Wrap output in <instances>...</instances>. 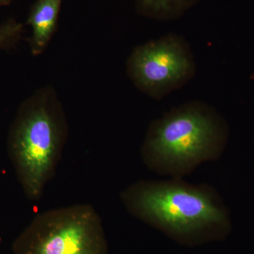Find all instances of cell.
<instances>
[{
  "label": "cell",
  "instance_id": "10",
  "mask_svg": "<svg viewBox=\"0 0 254 254\" xmlns=\"http://www.w3.org/2000/svg\"></svg>",
  "mask_w": 254,
  "mask_h": 254
},
{
  "label": "cell",
  "instance_id": "7",
  "mask_svg": "<svg viewBox=\"0 0 254 254\" xmlns=\"http://www.w3.org/2000/svg\"><path fill=\"white\" fill-rule=\"evenodd\" d=\"M200 0H135L137 12L142 16L162 21L182 17Z\"/></svg>",
  "mask_w": 254,
  "mask_h": 254
},
{
  "label": "cell",
  "instance_id": "8",
  "mask_svg": "<svg viewBox=\"0 0 254 254\" xmlns=\"http://www.w3.org/2000/svg\"><path fill=\"white\" fill-rule=\"evenodd\" d=\"M23 26L14 18L0 24V50H9L17 46L22 38Z\"/></svg>",
  "mask_w": 254,
  "mask_h": 254
},
{
  "label": "cell",
  "instance_id": "4",
  "mask_svg": "<svg viewBox=\"0 0 254 254\" xmlns=\"http://www.w3.org/2000/svg\"><path fill=\"white\" fill-rule=\"evenodd\" d=\"M14 254H108L99 214L90 204L38 214L15 240Z\"/></svg>",
  "mask_w": 254,
  "mask_h": 254
},
{
  "label": "cell",
  "instance_id": "5",
  "mask_svg": "<svg viewBox=\"0 0 254 254\" xmlns=\"http://www.w3.org/2000/svg\"><path fill=\"white\" fill-rule=\"evenodd\" d=\"M194 55L185 37L168 33L135 47L127 61L134 86L161 100L191 81L196 73Z\"/></svg>",
  "mask_w": 254,
  "mask_h": 254
},
{
  "label": "cell",
  "instance_id": "6",
  "mask_svg": "<svg viewBox=\"0 0 254 254\" xmlns=\"http://www.w3.org/2000/svg\"><path fill=\"white\" fill-rule=\"evenodd\" d=\"M62 2L63 0H36L32 6L26 24L31 27L29 44L34 56L46 50L54 36Z\"/></svg>",
  "mask_w": 254,
  "mask_h": 254
},
{
  "label": "cell",
  "instance_id": "3",
  "mask_svg": "<svg viewBox=\"0 0 254 254\" xmlns=\"http://www.w3.org/2000/svg\"><path fill=\"white\" fill-rule=\"evenodd\" d=\"M68 134L66 114L54 88L43 87L20 105L9 127L7 150L28 199H41L56 173Z\"/></svg>",
  "mask_w": 254,
  "mask_h": 254
},
{
  "label": "cell",
  "instance_id": "2",
  "mask_svg": "<svg viewBox=\"0 0 254 254\" xmlns=\"http://www.w3.org/2000/svg\"><path fill=\"white\" fill-rule=\"evenodd\" d=\"M229 135L226 120L214 107L187 102L150 124L140 150L142 161L153 173L183 178L221 158Z\"/></svg>",
  "mask_w": 254,
  "mask_h": 254
},
{
  "label": "cell",
  "instance_id": "1",
  "mask_svg": "<svg viewBox=\"0 0 254 254\" xmlns=\"http://www.w3.org/2000/svg\"><path fill=\"white\" fill-rule=\"evenodd\" d=\"M131 216L185 245L225 238L231 230L228 208L216 189L182 178L139 180L120 193Z\"/></svg>",
  "mask_w": 254,
  "mask_h": 254
},
{
  "label": "cell",
  "instance_id": "9",
  "mask_svg": "<svg viewBox=\"0 0 254 254\" xmlns=\"http://www.w3.org/2000/svg\"><path fill=\"white\" fill-rule=\"evenodd\" d=\"M11 0H0V7L10 4Z\"/></svg>",
  "mask_w": 254,
  "mask_h": 254
}]
</instances>
